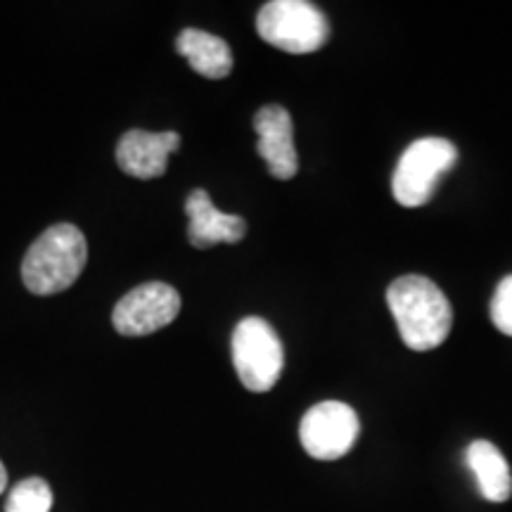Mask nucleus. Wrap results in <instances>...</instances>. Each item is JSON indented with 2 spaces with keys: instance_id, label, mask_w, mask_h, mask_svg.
I'll return each mask as SVG.
<instances>
[{
  "instance_id": "9",
  "label": "nucleus",
  "mask_w": 512,
  "mask_h": 512,
  "mask_svg": "<svg viewBox=\"0 0 512 512\" xmlns=\"http://www.w3.org/2000/svg\"><path fill=\"white\" fill-rule=\"evenodd\" d=\"M181 147V136L176 131L150 133L143 128H133L121 136L117 145V164L124 174L150 181L164 176L169 157Z\"/></svg>"
},
{
  "instance_id": "12",
  "label": "nucleus",
  "mask_w": 512,
  "mask_h": 512,
  "mask_svg": "<svg viewBox=\"0 0 512 512\" xmlns=\"http://www.w3.org/2000/svg\"><path fill=\"white\" fill-rule=\"evenodd\" d=\"M467 465L477 477L482 496L491 503H505L512 496V475L508 460L491 441H472L467 448Z\"/></svg>"
},
{
  "instance_id": "5",
  "label": "nucleus",
  "mask_w": 512,
  "mask_h": 512,
  "mask_svg": "<svg viewBox=\"0 0 512 512\" xmlns=\"http://www.w3.org/2000/svg\"><path fill=\"white\" fill-rule=\"evenodd\" d=\"M233 366L249 392H271L285 368V349L278 332L259 316L242 318L233 332Z\"/></svg>"
},
{
  "instance_id": "1",
  "label": "nucleus",
  "mask_w": 512,
  "mask_h": 512,
  "mask_svg": "<svg viewBox=\"0 0 512 512\" xmlns=\"http://www.w3.org/2000/svg\"><path fill=\"white\" fill-rule=\"evenodd\" d=\"M387 304L408 349L432 351L446 342L453 325V309L446 294L430 278L403 275L394 280L387 290Z\"/></svg>"
},
{
  "instance_id": "15",
  "label": "nucleus",
  "mask_w": 512,
  "mask_h": 512,
  "mask_svg": "<svg viewBox=\"0 0 512 512\" xmlns=\"http://www.w3.org/2000/svg\"><path fill=\"white\" fill-rule=\"evenodd\" d=\"M5 486H8V472H5L3 463H0V494L5 491Z\"/></svg>"
},
{
  "instance_id": "13",
  "label": "nucleus",
  "mask_w": 512,
  "mask_h": 512,
  "mask_svg": "<svg viewBox=\"0 0 512 512\" xmlns=\"http://www.w3.org/2000/svg\"><path fill=\"white\" fill-rule=\"evenodd\" d=\"M53 508V491L46 479L29 477L12 486L5 512H50Z\"/></svg>"
},
{
  "instance_id": "6",
  "label": "nucleus",
  "mask_w": 512,
  "mask_h": 512,
  "mask_svg": "<svg viewBox=\"0 0 512 512\" xmlns=\"http://www.w3.org/2000/svg\"><path fill=\"white\" fill-rule=\"evenodd\" d=\"M361 422L351 406L342 401H323L309 408L299 425L304 451L316 460H337L354 448Z\"/></svg>"
},
{
  "instance_id": "2",
  "label": "nucleus",
  "mask_w": 512,
  "mask_h": 512,
  "mask_svg": "<svg viewBox=\"0 0 512 512\" xmlns=\"http://www.w3.org/2000/svg\"><path fill=\"white\" fill-rule=\"evenodd\" d=\"M88 261L83 233L72 223L50 226L22 261V280L31 294L50 297L72 287Z\"/></svg>"
},
{
  "instance_id": "14",
  "label": "nucleus",
  "mask_w": 512,
  "mask_h": 512,
  "mask_svg": "<svg viewBox=\"0 0 512 512\" xmlns=\"http://www.w3.org/2000/svg\"><path fill=\"white\" fill-rule=\"evenodd\" d=\"M491 323L503 335L512 337V275H505L496 287L494 299H491Z\"/></svg>"
},
{
  "instance_id": "7",
  "label": "nucleus",
  "mask_w": 512,
  "mask_h": 512,
  "mask_svg": "<svg viewBox=\"0 0 512 512\" xmlns=\"http://www.w3.org/2000/svg\"><path fill=\"white\" fill-rule=\"evenodd\" d=\"M181 311V294L166 283L138 285L119 299L112 311V323L119 335L145 337L174 323Z\"/></svg>"
},
{
  "instance_id": "10",
  "label": "nucleus",
  "mask_w": 512,
  "mask_h": 512,
  "mask_svg": "<svg viewBox=\"0 0 512 512\" xmlns=\"http://www.w3.org/2000/svg\"><path fill=\"white\" fill-rule=\"evenodd\" d=\"M185 214L190 219L188 240L197 249L216 247L221 242L235 245L247 233L245 219L235 214H223V211L216 209L209 192L202 188L192 190L188 195V200H185Z\"/></svg>"
},
{
  "instance_id": "3",
  "label": "nucleus",
  "mask_w": 512,
  "mask_h": 512,
  "mask_svg": "<svg viewBox=\"0 0 512 512\" xmlns=\"http://www.w3.org/2000/svg\"><path fill=\"white\" fill-rule=\"evenodd\" d=\"M256 31L273 48L306 55L328 43L330 24L309 0H271L259 10Z\"/></svg>"
},
{
  "instance_id": "4",
  "label": "nucleus",
  "mask_w": 512,
  "mask_h": 512,
  "mask_svg": "<svg viewBox=\"0 0 512 512\" xmlns=\"http://www.w3.org/2000/svg\"><path fill=\"white\" fill-rule=\"evenodd\" d=\"M458 162V147L446 138H420L406 147L392 178L394 200L415 209L432 200L446 171Z\"/></svg>"
},
{
  "instance_id": "8",
  "label": "nucleus",
  "mask_w": 512,
  "mask_h": 512,
  "mask_svg": "<svg viewBox=\"0 0 512 512\" xmlns=\"http://www.w3.org/2000/svg\"><path fill=\"white\" fill-rule=\"evenodd\" d=\"M254 131L259 136L256 150L268 171L278 181H290L299 171L297 147H294L292 117L285 107L266 105L254 114Z\"/></svg>"
},
{
  "instance_id": "11",
  "label": "nucleus",
  "mask_w": 512,
  "mask_h": 512,
  "mask_svg": "<svg viewBox=\"0 0 512 512\" xmlns=\"http://www.w3.org/2000/svg\"><path fill=\"white\" fill-rule=\"evenodd\" d=\"M178 55L190 62L197 74L207 79H226L233 72V53L223 38L202 29H183L176 38Z\"/></svg>"
}]
</instances>
